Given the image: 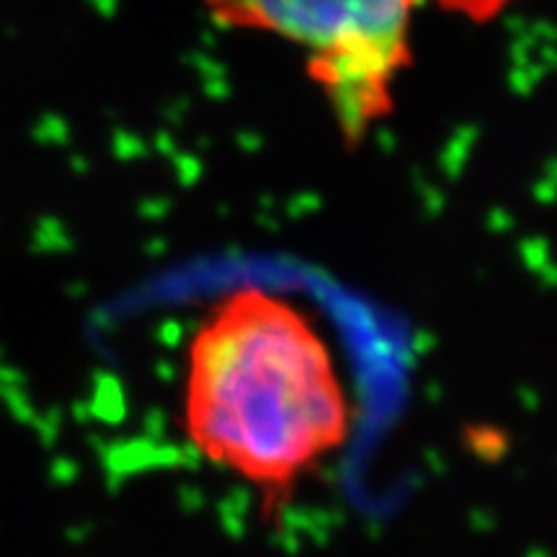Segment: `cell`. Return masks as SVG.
Listing matches in <instances>:
<instances>
[{
	"label": "cell",
	"mask_w": 557,
	"mask_h": 557,
	"mask_svg": "<svg viewBox=\"0 0 557 557\" xmlns=\"http://www.w3.org/2000/svg\"><path fill=\"white\" fill-rule=\"evenodd\" d=\"M426 0H205L227 29L287 39L310 54L341 127L357 137L393 103V83L410 62V24ZM487 18L511 0H431Z\"/></svg>",
	"instance_id": "obj_2"
},
{
	"label": "cell",
	"mask_w": 557,
	"mask_h": 557,
	"mask_svg": "<svg viewBox=\"0 0 557 557\" xmlns=\"http://www.w3.org/2000/svg\"><path fill=\"white\" fill-rule=\"evenodd\" d=\"M184 423L209 462L282 493L344 447L351 406L310 312L240 287L207 312L186 348Z\"/></svg>",
	"instance_id": "obj_1"
}]
</instances>
